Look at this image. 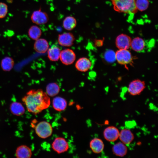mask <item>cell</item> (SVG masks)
<instances>
[{"mask_svg":"<svg viewBox=\"0 0 158 158\" xmlns=\"http://www.w3.org/2000/svg\"><path fill=\"white\" fill-rule=\"evenodd\" d=\"M131 39L128 35L121 34L116 38L115 43L116 47L119 49H128L130 47Z\"/></svg>","mask_w":158,"mask_h":158,"instance_id":"obj_10","label":"cell"},{"mask_svg":"<svg viewBox=\"0 0 158 158\" xmlns=\"http://www.w3.org/2000/svg\"><path fill=\"white\" fill-rule=\"evenodd\" d=\"M61 51L58 47L52 46L48 51V57L52 61H55L58 60L60 58Z\"/></svg>","mask_w":158,"mask_h":158,"instance_id":"obj_21","label":"cell"},{"mask_svg":"<svg viewBox=\"0 0 158 158\" xmlns=\"http://www.w3.org/2000/svg\"><path fill=\"white\" fill-rule=\"evenodd\" d=\"M130 47L134 51L139 53L144 52L147 49L145 41L138 37H135L132 40Z\"/></svg>","mask_w":158,"mask_h":158,"instance_id":"obj_12","label":"cell"},{"mask_svg":"<svg viewBox=\"0 0 158 158\" xmlns=\"http://www.w3.org/2000/svg\"><path fill=\"white\" fill-rule=\"evenodd\" d=\"M144 81L139 79H135L130 82L128 90L129 94L133 96L139 95L145 88Z\"/></svg>","mask_w":158,"mask_h":158,"instance_id":"obj_4","label":"cell"},{"mask_svg":"<svg viewBox=\"0 0 158 158\" xmlns=\"http://www.w3.org/2000/svg\"><path fill=\"white\" fill-rule=\"evenodd\" d=\"M37 135L42 138H46L50 136L52 134L53 129L50 123L45 121H42L38 123L35 128Z\"/></svg>","mask_w":158,"mask_h":158,"instance_id":"obj_3","label":"cell"},{"mask_svg":"<svg viewBox=\"0 0 158 158\" xmlns=\"http://www.w3.org/2000/svg\"><path fill=\"white\" fill-rule=\"evenodd\" d=\"M31 18L34 23L39 25L46 23L49 20L47 14L42 11L40 9L34 11Z\"/></svg>","mask_w":158,"mask_h":158,"instance_id":"obj_7","label":"cell"},{"mask_svg":"<svg viewBox=\"0 0 158 158\" xmlns=\"http://www.w3.org/2000/svg\"><path fill=\"white\" fill-rule=\"evenodd\" d=\"M49 47L48 42L44 39H38L36 40L34 44L35 50L40 53H44L48 50Z\"/></svg>","mask_w":158,"mask_h":158,"instance_id":"obj_16","label":"cell"},{"mask_svg":"<svg viewBox=\"0 0 158 158\" xmlns=\"http://www.w3.org/2000/svg\"><path fill=\"white\" fill-rule=\"evenodd\" d=\"M90 147L92 151L95 153H99L103 150L104 143L101 139L95 138L92 139L90 142Z\"/></svg>","mask_w":158,"mask_h":158,"instance_id":"obj_18","label":"cell"},{"mask_svg":"<svg viewBox=\"0 0 158 158\" xmlns=\"http://www.w3.org/2000/svg\"><path fill=\"white\" fill-rule=\"evenodd\" d=\"M8 11L7 6L5 4L0 3V18L4 17L6 15Z\"/></svg>","mask_w":158,"mask_h":158,"instance_id":"obj_28","label":"cell"},{"mask_svg":"<svg viewBox=\"0 0 158 158\" xmlns=\"http://www.w3.org/2000/svg\"><path fill=\"white\" fill-rule=\"evenodd\" d=\"M90 60L86 57H82L79 59L75 64V67L78 71L85 72L87 71L91 66Z\"/></svg>","mask_w":158,"mask_h":158,"instance_id":"obj_14","label":"cell"},{"mask_svg":"<svg viewBox=\"0 0 158 158\" xmlns=\"http://www.w3.org/2000/svg\"><path fill=\"white\" fill-rule=\"evenodd\" d=\"M14 65V61L12 58L6 57L3 59L1 62V66L4 71H8L12 69Z\"/></svg>","mask_w":158,"mask_h":158,"instance_id":"obj_23","label":"cell"},{"mask_svg":"<svg viewBox=\"0 0 158 158\" xmlns=\"http://www.w3.org/2000/svg\"><path fill=\"white\" fill-rule=\"evenodd\" d=\"M52 147L54 151L60 154L67 151L69 145L65 139L61 137H57L53 142Z\"/></svg>","mask_w":158,"mask_h":158,"instance_id":"obj_6","label":"cell"},{"mask_svg":"<svg viewBox=\"0 0 158 158\" xmlns=\"http://www.w3.org/2000/svg\"><path fill=\"white\" fill-rule=\"evenodd\" d=\"M32 155L31 149L26 145L19 146L16 150V156L17 158H30Z\"/></svg>","mask_w":158,"mask_h":158,"instance_id":"obj_15","label":"cell"},{"mask_svg":"<svg viewBox=\"0 0 158 158\" xmlns=\"http://www.w3.org/2000/svg\"><path fill=\"white\" fill-rule=\"evenodd\" d=\"M104 58L108 63H113L116 60L115 53L112 50H107L104 54Z\"/></svg>","mask_w":158,"mask_h":158,"instance_id":"obj_26","label":"cell"},{"mask_svg":"<svg viewBox=\"0 0 158 158\" xmlns=\"http://www.w3.org/2000/svg\"><path fill=\"white\" fill-rule=\"evenodd\" d=\"M75 40V37L73 34L71 32H65L59 34L58 37V42L61 46L69 47L73 44Z\"/></svg>","mask_w":158,"mask_h":158,"instance_id":"obj_11","label":"cell"},{"mask_svg":"<svg viewBox=\"0 0 158 158\" xmlns=\"http://www.w3.org/2000/svg\"><path fill=\"white\" fill-rule=\"evenodd\" d=\"M115 54L116 60L120 64L126 65L132 62V56L128 49H119Z\"/></svg>","mask_w":158,"mask_h":158,"instance_id":"obj_5","label":"cell"},{"mask_svg":"<svg viewBox=\"0 0 158 158\" xmlns=\"http://www.w3.org/2000/svg\"><path fill=\"white\" fill-rule=\"evenodd\" d=\"M46 91L47 94L49 96L54 97L57 95L59 92L60 88L56 83L49 84L46 87Z\"/></svg>","mask_w":158,"mask_h":158,"instance_id":"obj_24","label":"cell"},{"mask_svg":"<svg viewBox=\"0 0 158 158\" xmlns=\"http://www.w3.org/2000/svg\"><path fill=\"white\" fill-rule=\"evenodd\" d=\"M52 105L54 108L58 111H61L66 108L67 103L63 98L60 97L54 98L52 101Z\"/></svg>","mask_w":158,"mask_h":158,"instance_id":"obj_20","label":"cell"},{"mask_svg":"<svg viewBox=\"0 0 158 158\" xmlns=\"http://www.w3.org/2000/svg\"><path fill=\"white\" fill-rule=\"evenodd\" d=\"M60 58L63 64L68 65L73 63L75 59L76 56L73 50L67 49L61 51Z\"/></svg>","mask_w":158,"mask_h":158,"instance_id":"obj_9","label":"cell"},{"mask_svg":"<svg viewBox=\"0 0 158 158\" xmlns=\"http://www.w3.org/2000/svg\"><path fill=\"white\" fill-rule=\"evenodd\" d=\"M77 24L76 19L72 16H68L63 21V25L64 28L68 30H71L75 28Z\"/></svg>","mask_w":158,"mask_h":158,"instance_id":"obj_22","label":"cell"},{"mask_svg":"<svg viewBox=\"0 0 158 158\" xmlns=\"http://www.w3.org/2000/svg\"><path fill=\"white\" fill-rule=\"evenodd\" d=\"M103 43V41L101 40H96L95 41V45L98 47L102 45Z\"/></svg>","mask_w":158,"mask_h":158,"instance_id":"obj_29","label":"cell"},{"mask_svg":"<svg viewBox=\"0 0 158 158\" xmlns=\"http://www.w3.org/2000/svg\"><path fill=\"white\" fill-rule=\"evenodd\" d=\"M119 138L121 142L126 145H129L133 141L134 136L130 130L125 128L120 132Z\"/></svg>","mask_w":158,"mask_h":158,"instance_id":"obj_13","label":"cell"},{"mask_svg":"<svg viewBox=\"0 0 158 158\" xmlns=\"http://www.w3.org/2000/svg\"><path fill=\"white\" fill-rule=\"evenodd\" d=\"M119 131L116 127L111 126L105 129L103 132V135L105 139L109 142H114L119 138Z\"/></svg>","mask_w":158,"mask_h":158,"instance_id":"obj_8","label":"cell"},{"mask_svg":"<svg viewBox=\"0 0 158 158\" xmlns=\"http://www.w3.org/2000/svg\"><path fill=\"white\" fill-rule=\"evenodd\" d=\"M114 9L119 13H135L137 10L135 4V0H110Z\"/></svg>","mask_w":158,"mask_h":158,"instance_id":"obj_2","label":"cell"},{"mask_svg":"<svg viewBox=\"0 0 158 158\" xmlns=\"http://www.w3.org/2000/svg\"><path fill=\"white\" fill-rule=\"evenodd\" d=\"M113 154L116 156L123 157L126 155L128 148L126 145L121 142L117 143L112 148Z\"/></svg>","mask_w":158,"mask_h":158,"instance_id":"obj_17","label":"cell"},{"mask_svg":"<svg viewBox=\"0 0 158 158\" xmlns=\"http://www.w3.org/2000/svg\"><path fill=\"white\" fill-rule=\"evenodd\" d=\"M135 4L137 10L142 11L147 8L149 2L148 0H135Z\"/></svg>","mask_w":158,"mask_h":158,"instance_id":"obj_27","label":"cell"},{"mask_svg":"<svg viewBox=\"0 0 158 158\" xmlns=\"http://www.w3.org/2000/svg\"><path fill=\"white\" fill-rule=\"evenodd\" d=\"M28 34L31 38L36 40L38 39L41 35L42 31L41 29L37 26L33 25L29 28Z\"/></svg>","mask_w":158,"mask_h":158,"instance_id":"obj_25","label":"cell"},{"mask_svg":"<svg viewBox=\"0 0 158 158\" xmlns=\"http://www.w3.org/2000/svg\"><path fill=\"white\" fill-rule=\"evenodd\" d=\"M22 101L28 111L35 114L48 108L50 104L48 95L40 89L29 91L22 98Z\"/></svg>","mask_w":158,"mask_h":158,"instance_id":"obj_1","label":"cell"},{"mask_svg":"<svg viewBox=\"0 0 158 158\" xmlns=\"http://www.w3.org/2000/svg\"><path fill=\"white\" fill-rule=\"evenodd\" d=\"M10 109L11 113L16 116H20L25 112V109L20 103L14 102H12L10 105Z\"/></svg>","mask_w":158,"mask_h":158,"instance_id":"obj_19","label":"cell"}]
</instances>
